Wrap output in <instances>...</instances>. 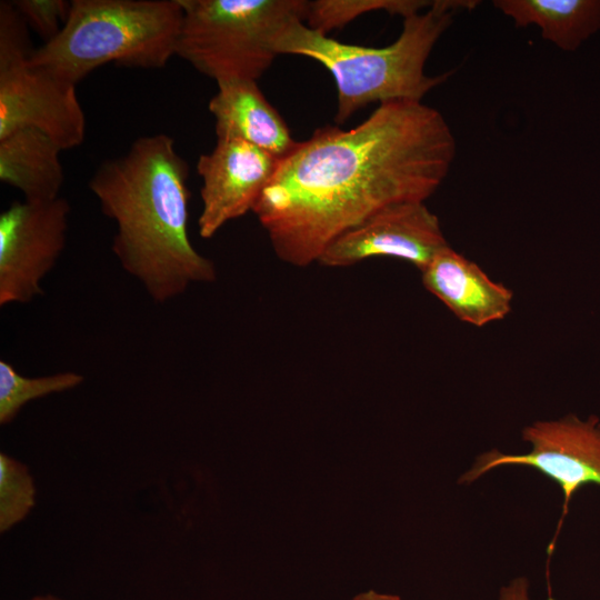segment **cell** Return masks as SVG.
<instances>
[{"label":"cell","mask_w":600,"mask_h":600,"mask_svg":"<svg viewBox=\"0 0 600 600\" xmlns=\"http://www.w3.org/2000/svg\"><path fill=\"white\" fill-rule=\"evenodd\" d=\"M454 157L452 130L437 109L419 101L381 103L353 128L328 124L297 142L252 212L280 260L308 267L381 209L424 202Z\"/></svg>","instance_id":"cell-1"},{"label":"cell","mask_w":600,"mask_h":600,"mask_svg":"<svg viewBox=\"0 0 600 600\" xmlns=\"http://www.w3.org/2000/svg\"><path fill=\"white\" fill-rule=\"evenodd\" d=\"M188 173L174 139L157 133L136 139L89 180L101 212L117 224L114 256L157 303L217 279L213 261L188 236Z\"/></svg>","instance_id":"cell-2"},{"label":"cell","mask_w":600,"mask_h":600,"mask_svg":"<svg viewBox=\"0 0 600 600\" xmlns=\"http://www.w3.org/2000/svg\"><path fill=\"white\" fill-rule=\"evenodd\" d=\"M472 0H434L419 13L403 19L400 36L381 48L349 44L307 27L291 23L277 39V54L310 58L332 76L337 89L334 121L343 124L370 103L419 101L449 77L428 76L426 62L440 37L460 10H470Z\"/></svg>","instance_id":"cell-3"},{"label":"cell","mask_w":600,"mask_h":600,"mask_svg":"<svg viewBox=\"0 0 600 600\" xmlns=\"http://www.w3.org/2000/svg\"><path fill=\"white\" fill-rule=\"evenodd\" d=\"M181 21L179 0H73L62 30L33 49L30 62L73 86L109 62L163 68Z\"/></svg>","instance_id":"cell-4"},{"label":"cell","mask_w":600,"mask_h":600,"mask_svg":"<svg viewBox=\"0 0 600 600\" xmlns=\"http://www.w3.org/2000/svg\"><path fill=\"white\" fill-rule=\"evenodd\" d=\"M182 21L176 56L217 84L257 81L278 56L274 44L307 0H179Z\"/></svg>","instance_id":"cell-5"},{"label":"cell","mask_w":600,"mask_h":600,"mask_svg":"<svg viewBox=\"0 0 600 600\" xmlns=\"http://www.w3.org/2000/svg\"><path fill=\"white\" fill-rule=\"evenodd\" d=\"M28 24L12 2H0V139L36 128L62 149L80 146L86 117L76 86L30 62Z\"/></svg>","instance_id":"cell-6"},{"label":"cell","mask_w":600,"mask_h":600,"mask_svg":"<svg viewBox=\"0 0 600 600\" xmlns=\"http://www.w3.org/2000/svg\"><path fill=\"white\" fill-rule=\"evenodd\" d=\"M522 440L530 444L529 451H486L460 476L459 483L471 484L504 466L529 467L554 481L562 491L563 503L547 549L551 558L573 494L587 484L600 486V420L596 416L581 419L568 414L557 420L537 421L523 428Z\"/></svg>","instance_id":"cell-7"},{"label":"cell","mask_w":600,"mask_h":600,"mask_svg":"<svg viewBox=\"0 0 600 600\" xmlns=\"http://www.w3.org/2000/svg\"><path fill=\"white\" fill-rule=\"evenodd\" d=\"M70 204L13 201L0 214V306L27 303L42 294L41 281L60 257Z\"/></svg>","instance_id":"cell-8"},{"label":"cell","mask_w":600,"mask_h":600,"mask_svg":"<svg viewBox=\"0 0 600 600\" xmlns=\"http://www.w3.org/2000/svg\"><path fill=\"white\" fill-rule=\"evenodd\" d=\"M447 244L438 217L424 202H401L381 209L341 234L317 263L344 268L376 257H391L421 271Z\"/></svg>","instance_id":"cell-9"},{"label":"cell","mask_w":600,"mask_h":600,"mask_svg":"<svg viewBox=\"0 0 600 600\" xmlns=\"http://www.w3.org/2000/svg\"><path fill=\"white\" fill-rule=\"evenodd\" d=\"M280 160L239 139H217L197 161L202 179L199 234L212 238L227 222L252 211Z\"/></svg>","instance_id":"cell-10"},{"label":"cell","mask_w":600,"mask_h":600,"mask_svg":"<svg viewBox=\"0 0 600 600\" xmlns=\"http://www.w3.org/2000/svg\"><path fill=\"white\" fill-rule=\"evenodd\" d=\"M421 276L426 289L463 322L482 327L503 319L511 309L510 289L449 244L436 253Z\"/></svg>","instance_id":"cell-11"},{"label":"cell","mask_w":600,"mask_h":600,"mask_svg":"<svg viewBox=\"0 0 600 600\" xmlns=\"http://www.w3.org/2000/svg\"><path fill=\"white\" fill-rule=\"evenodd\" d=\"M208 108L214 118L217 139H239L282 160L297 142L278 110L257 81L218 83Z\"/></svg>","instance_id":"cell-12"},{"label":"cell","mask_w":600,"mask_h":600,"mask_svg":"<svg viewBox=\"0 0 600 600\" xmlns=\"http://www.w3.org/2000/svg\"><path fill=\"white\" fill-rule=\"evenodd\" d=\"M61 151L44 132L19 129L0 139V180L21 191L24 200H54L64 180Z\"/></svg>","instance_id":"cell-13"},{"label":"cell","mask_w":600,"mask_h":600,"mask_svg":"<svg viewBox=\"0 0 600 600\" xmlns=\"http://www.w3.org/2000/svg\"><path fill=\"white\" fill-rule=\"evenodd\" d=\"M517 27L537 26L543 39L576 51L600 30V0H497L492 2Z\"/></svg>","instance_id":"cell-14"},{"label":"cell","mask_w":600,"mask_h":600,"mask_svg":"<svg viewBox=\"0 0 600 600\" xmlns=\"http://www.w3.org/2000/svg\"><path fill=\"white\" fill-rule=\"evenodd\" d=\"M434 1V0H433ZM428 0H307L304 24L328 36L333 29L347 26L356 18L372 11H386L402 19L427 10Z\"/></svg>","instance_id":"cell-15"},{"label":"cell","mask_w":600,"mask_h":600,"mask_svg":"<svg viewBox=\"0 0 600 600\" xmlns=\"http://www.w3.org/2000/svg\"><path fill=\"white\" fill-rule=\"evenodd\" d=\"M82 381L83 376L73 371L28 378L6 360H0V423L11 422L29 401L73 389Z\"/></svg>","instance_id":"cell-16"},{"label":"cell","mask_w":600,"mask_h":600,"mask_svg":"<svg viewBox=\"0 0 600 600\" xmlns=\"http://www.w3.org/2000/svg\"><path fill=\"white\" fill-rule=\"evenodd\" d=\"M33 479L28 468L0 453V530L2 532L26 518L34 504Z\"/></svg>","instance_id":"cell-17"},{"label":"cell","mask_w":600,"mask_h":600,"mask_svg":"<svg viewBox=\"0 0 600 600\" xmlns=\"http://www.w3.org/2000/svg\"><path fill=\"white\" fill-rule=\"evenodd\" d=\"M26 23L46 42L53 39L63 28L71 8L64 0H16L11 1Z\"/></svg>","instance_id":"cell-18"},{"label":"cell","mask_w":600,"mask_h":600,"mask_svg":"<svg viewBox=\"0 0 600 600\" xmlns=\"http://www.w3.org/2000/svg\"><path fill=\"white\" fill-rule=\"evenodd\" d=\"M498 600H530L529 581L526 577H517L499 591Z\"/></svg>","instance_id":"cell-19"},{"label":"cell","mask_w":600,"mask_h":600,"mask_svg":"<svg viewBox=\"0 0 600 600\" xmlns=\"http://www.w3.org/2000/svg\"><path fill=\"white\" fill-rule=\"evenodd\" d=\"M349 600H402L401 597L391 593L379 592L376 590H366L357 593Z\"/></svg>","instance_id":"cell-20"},{"label":"cell","mask_w":600,"mask_h":600,"mask_svg":"<svg viewBox=\"0 0 600 600\" xmlns=\"http://www.w3.org/2000/svg\"><path fill=\"white\" fill-rule=\"evenodd\" d=\"M31 600H60V599L52 596H38V597L32 598Z\"/></svg>","instance_id":"cell-21"}]
</instances>
